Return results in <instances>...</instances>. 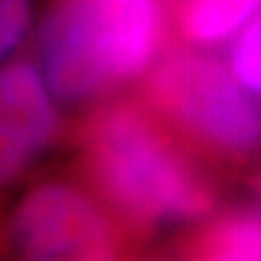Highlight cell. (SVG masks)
Segmentation results:
<instances>
[{"mask_svg":"<svg viewBox=\"0 0 261 261\" xmlns=\"http://www.w3.org/2000/svg\"><path fill=\"white\" fill-rule=\"evenodd\" d=\"M77 167L99 203L133 230L205 215L218 184L143 99H114L73 128Z\"/></svg>","mask_w":261,"mask_h":261,"instance_id":"obj_1","label":"cell"},{"mask_svg":"<svg viewBox=\"0 0 261 261\" xmlns=\"http://www.w3.org/2000/svg\"><path fill=\"white\" fill-rule=\"evenodd\" d=\"M165 0H54L44 22V68L63 102L109 94L165 54Z\"/></svg>","mask_w":261,"mask_h":261,"instance_id":"obj_2","label":"cell"},{"mask_svg":"<svg viewBox=\"0 0 261 261\" xmlns=\"http://www.w3.org/2000/svg\"><path fill=\"white\" fill-rule=\"evenodd\" d=\"M140 99L213 169L240 167L261 145V109L213 56L165 51L143 75Z\"/></svg>","mask_w":261,"mask_h":261,"instance_id":"obj_3","label":"cell"},{"mask_svg":"<svg viewBox=\"0 0 261 261\" xmlns=\"http://www.w3.org/2000/svg\"><path fill=\"white\" fill-rule=\"evenodd\" d=\"M87 194L90 189L54 179L32 189L10 223L19 261L119 242L116 218Z\"/></svg>","mask_w":261,"mask_h":261,"instance_id":"obj_4","label":"cell"},{"mask_svg":"<svg viewBox=\"0 0 261 261\" xmlns=\"http://www.w3.org/2000/svg\"><path fill=\"white\" fill-rule=\"evenodd\" d=\"M58 136V116L29 58L3 70V179H17Z\"/></svg>","mask_w":261,"mask_h":261,"instance_id":"obj_5","label":"cell"},{"mask_svg":"<svg viewBox=\"0 0 261 261\" xmlns=\"http://www.w3.org/2000/svg\"><path fill=\"white\" fill-rule=\"evenodd\" d=\"M261 0H169V37L179 46H211L242 27Z\"/></svg>","mask_w":261,"mask_h":261,"instance_id":"obj_6","label":"cell"},{"mask_svg":"<svg viewBox=\"0 0 261 261\" xmlns=\"http://www.w3.org/2000/svg\"><path fill=\"white\" fill-rule=\"evenodd\" d=\"M198 261H261V213L230 211L198 234Z\"/></svg>","mask_w":261,"mask_h":261,"instance_id":"obj_7","label":"cell"},{"mask_svg":"<svg viewBox=\"0 0 261 261\" xmlns=\"http://www.w3.org/2000/svg\"><path fill=\"white\" fill-rule=\"evenodd\" d=\"M230 61L237 80L247 85L256 97H261V10L237 37Z\"/></svg>","mask_w":261,"mask_h":261,"instance_id":"obj_8","label":"cell"},{"mask_svg":"<svg viewBox=\"0 0 261 261\" xmlns=\"http://www.w3.org/2000/svg\"><path fill=\"white\" fill-rule=\"evenodd\" d=\"M29 24V0H3V54L17 46Z\"/></svg>","mask_w":261,"mask_h":261,"instance_id":"obj_9","label":"cell"},{"mask_svg":"<svg viewBox=\"0 0 261 261\" xmlns=\"http://www.w3.org/2000/svg\"><path fill=\"white\" fill-rule=\"evenodd\" d=\"M27 261H121V254H119V242H109V244L83 247V249H70V252L51 254V256L27 259Z\"/></svg>","mask_w":261,"mask_h":261,"instance_id":"obj_10","label":"cell"},{"mask_svg":"<svg viewBox=\"0 0 261 261\" xmlns=\"http://www.w3.org/2000/svg\"><path fill=\"white\" fill-rule=\"evenodd\" d=\"M254 184H256V189H259V194H261V169H259V174H256V179H254Z\"/></svg>","mask_w":261,"mask_h":261,"instance_id":"obj_11","label":"cell"}]
</instances>
